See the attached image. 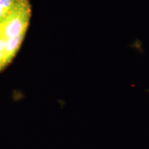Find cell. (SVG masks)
Returning <instances> with one entry per match:
<instances>
[{"mask_svg":"<svg viewBox=\"0 0 149 149\" xmlns=\"http://www.w3.org/2000/svg\"><path fill=\"white\" fill-rule=\"evenodd\" d=\"M31 9L27 0L21 1L10 15L0 24V40L8 41L26 33L29 26Z\"/></svg>","mask_w":149,"mask_h":149,"instance_id":"cell-1","label":"cell"},{"mask_svg":"<svg viewBox=\"0 0 149 149\" xmlns=\"http://www.w3.org/2000/svg\"><path fill=\"white\" fill-rule=\"evenodd\" d=\"M25 33H22V34L14 37V38L10 39V40L6 41V46L5 51V60L6 64L8 62H10V61L15 55L16 52L19 48Z\"/></svg>","mask_w":149,"mask_h":149,"instance_id":"cell-2","label":"cell"},{"mask_svg":"<svg viewBox=\"0 0 149 149\" xmlns=\"http://www.w3.org/2000/svg\"><path fill=\"white\" fill-rule=\"evenodd\" d=\"M22 1L23 0H0V5L8 16Z\"/></svg>","mask_w":149,"mask_h":149,"instance_id":"cell-3","label":"cell"},{"mask_svg":"<svg viewBox=\"0 0 149 149\" xmlns=\"http://www.w3.org/2000/svg\"><path fill=\"white\" fill-rule=\"evenodd\" d=\"M127 46L128 48H133L135 51L140 55H143L144 54V44L143 42L140 39L136 38L134 40L133 42L130 44H127Z\"/></svg>","mask_w":149,"mask_h":149,"instance_id":"cell-4","label":"cell"}]
</instances>
